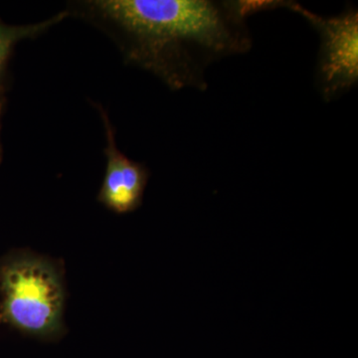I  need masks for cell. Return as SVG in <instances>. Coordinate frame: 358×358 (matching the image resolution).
I'll return each mask as SVG.
<instances>
[{"label":"cell","instance_id":"6","mask_svg":"<svg viewBox=\"0 0 358 358\" xmlns=\"http://www.w3.org/2000/svg\"><path fill=\"white\" fill-rule=\"evenodd\" d=\"M4 103H6V99L3 96V87H0V122H1L2 113L4 110ZM1 147H0V162H1Z\"/></svg>","mask_w":358,"mask_h":358},{"label":"cell","instance_id":"5","mask_svg":"<svg viewBox=\"0 0 358 358\" xmlns=\"http://www.w3.org/2000/svg\"><path fill=\"white\" fill-rule=\"evenodd\" d=\"M67 13H61L56 14L50 20L30 25L9 26L0 22V87L3 84L7 64L13 54L14 46L21 40L33 38L46 31L51 26L61 22L67 17Z\"/></svg>","mask_w":358,"mask_h":358},{"label":"cell","instance_id":"4","mask_svg":"<svg viewBox=\"0 0 358 358\" xmlns=\"http://www.w3.org/2000/svg\"><path fill=\"white\" fill-rule=\"evenodd\" d=\"M105 127L107 166L98 194V201L110 211L126 214L136 210L143 203L150 173L140 162H134L120 152L115 143V129L107 112L98 108Z\"/></svg>","mask_w":358,"mask_h":358},{"label":"cell","instance_id":"1","mask_svg":"<svg viewBox=\"0 0 358 358\" xmlns=\"http://www.w3.org/2000/svg\"><path fill=\"white\" fill-rule=\"evenodd\" d=\"M81 6L114 35L129 64L169 89L205 91L211 65L252 48L247 17L278 8V0H93Z\"/></svg>","mask_w":358,"mask_h":358},{"label":"cell","instance_id":"2","mask_svg":"<svg viewBox=\"0 0 358 358\" xmlns=\"http://www.w3.org/2000/svg\"><path fill=\"white\" fill-rule=\"evenodd\" d=\"M66 289L58 264L32 252L0 258V324L42 341L64 336Z\"/></svg>","mask_w":358,"mask_h":358},{"label":"cell","instance_id":"3","mask_svg":"<svg viewBox=\"0 0 358 358\" xmlns=\"http://www.w3.org/2000/svg\"><path fill=\"white\" fill-rule=\"evenodd\" d=\"M308 21L320 39L315 83L324 102H333L358 82V11L350 6L336 16H322L294 1H282Z\"/></svg>","mask_w":358,"mask_h":358}]
</instances>
